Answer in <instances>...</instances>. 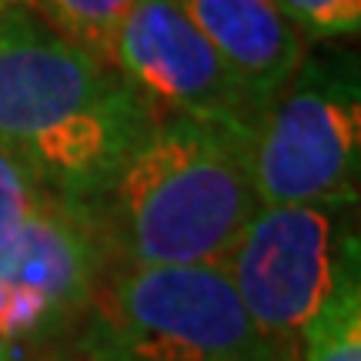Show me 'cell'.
Here are the masks:
<instances>
[{"mask_svg": "<svg viewBox=\"0 0 361 361\" xmlns=\"http://www.w3.org/2000/svg\"><path fill=\"white\" fill-rule=\"evenodd\" d=\"M80 318L87 361H281L221 264H111Z\"/></svg>", "mask_w": 361, "mask_h": 361, "instance_id": "cell-3", "label": "cell"}, {"mask_svg": "<svg viewBox=\"0 0 361 361\" xmlns=\"http://www.w3.org/2000/svg\"><path fill=\"white\" fill-rule=\"evenodd\" d=\"M114 71L157 114L231 121L245 128L261 114L174 0L130 4L117 34Z\"/></svg>", "mask_w": 361, "mask_h": 361, "instance_id": "cell-7", "label": "cell"}, {"mask_svg": "<svg viewBox=\"0 0 361 361\" xmlns=\"http://www.w3.org/2000/svg\"><path fill=\"white\" fill-rule=\"evenodd\" d=\"M44 191L47 184L40 171L30 164V157L0 141V245L24 224Z\"/></svg>", "mask_w": 361, "mask_h": 361, "instance_id": "cell-11", "label": "cell"}, {"mask_svg": "<svg viewBox=\"0 0 361 361\" xmlns=\"http://www.w3.org/2000/svg\"><path fill=\"white\" fill-rule=\"evenodd\" d=\"M157 111L27 11L0 13V141L17 147L51 191L94 201L137 147Z\"/></svg>", "mask_w": 361, "mask_h": 361, "instance_id": "cell-2", "label": "cell"}, {"mask_svg": "<svg viewBox=\"0 0 361 361\" xmlns=\"http://www.w3.org/2000/svg\"><path fill=\"white\" fill-rule=\"evenodd\" d=\"M87 204L117 268L221 264L261 207L247 128L157 114L101 197Z\"/></svg>", "mask_w": 361, "mask_h": 361, "instance_id": "cell-1", "label": "cell"}, {"mask_svg": "<svg viewBox=\"0 0 361 361\" xmlns=\"http://www.w3.org/2000/svg\"><path fill=\"white\" fill-rule=\"evenodd\" d=\"M288 24L305 40H331L358 34L361 0H274Z\"/></svg>", "mask_w": 361, "mask_h": 361, "instance_id": "cell-12", "label": "cell"}, {"mask_svg": "<svg viewBox=\"0 0 361 361\" xmlns=\"http://www.w3.org/2000/svg\"><path fill=\"white\" fill-rule=\"evenodd\" d=\"M0 361H7V345L0 341Z\"/></svg>", "mask_w": 361, "mask_h": 361, "instance_id": "cell-14", "label": "cell"}, {"mask_svg": "<svg viewBox=\"0 0 361 361\" xmlns=\"http://www.w3.org/2000/svg\"><path fill=\"white\" fill-rule=\"evenodd\" d=\"M358 154V78L355 67L331 61H305L247 128L258 204H355Z\"/></svg>", "mask_w": 361, "mask_h": 361, "instance_id": "cell-4", "label": "cell"}, {"mask_svg": "<svg viewBox=\"0 0 361 361\" xmlns=\"http://www.w3.org/2000/svg\"><path fill=\"white\" fill-rule=\"evenodd\" d=\"M218 51L251 104H264L308 61V40L274 0H174Z\"/></svg>", "mask_w": 361, "mask_h": 361, "instance_id": "cell-8", "label": "cell"}, {"mask_svg": "<svg viewBox=\"0 0 361 361\" xmlns=\"http://www.w3.org/2000/svg\"><path fill=\"white\" fill-rule=\"evenodd\" d=\"M67 361H87V358H67Z\"/></svg>", "mask_w": 361, "mask_h": 361, "instance_id": "cell-16", "label": "cell"}, {"mask_svg": "<svg viewBox=\"0 0 361 361\" xmlns=\"http://www.w3.org/2000/svg\"><path fill=\"white\" fill-rule=\"evenodd\" d=\"M107 268L94 207L47 188L0 245V341L11 348L80 322Z\"/></svg>", "mask_w": 361, "mask_h": 361, "instance_id": "cell-5", "label": "cell"}, {"mask_svg": "<svg viewBox=\"0 0 361 361\" xmlns=\"http://www.w3.org/2000/svg\"><path fill=\"white\" fill-rule=\"evenodd\" d=\"M301 361H361V284L355 241H338L335 284L301 335Z\"/></svg>", "mask_w": 361, "mask_h": 361, "instance_id": "cell-9", "label": "cell"}, {"mask_svg": "<svg viewBox=\"0 0 361 361\" xmlns=\"http://www.w3.org/2000/svg\"><path fill=\"white\" fill-rule=\"evenodd\" d=\"M134 0H37L47 27L101 64L114 67L121 24Z\"/></svg>", "mask_w": 361, "mask_h": 361, "instance_id": "cell-10", "label": "cell"}, {"mask_svg": "<svg viewBox=\"0 0 361 361\" xmlns=\"http://www.w3.org/2000/svg\"><path fill=\"white\" fill-rule=\"evenodd\" d=\"M37 361H64V358H61V355H40Z\"/></svg>", "mask_w": 361, "mask_h": 361, "instance_id": "cell-13", "label": "cell"}, {"mask_svg": "<svg viewBox=\"0 0 361 361\" xmlns=\"http://www.w3.org/2000/svg\"><path fill=\"white\" fill-rule=\"evenodd\" d=\"M7 4H13V0H0V11H4V7H7Z\"/></svg>", "mask_w": 361, "mask_h": 361, "instance_id": "cell-15", "label": "cell"}, {"mask_svg": "<svg viewBox=\"0 0 361 361\" xmlns=\"http://www.w3.org/2000/svg\"><path fill=\"white\" fill-rule=\"evenodd\" d=\"M338 241L328 207L261 204L221 261L234 291L281 361H298L301 335L331 295Z\"/></svg>", "mask_w": 361, "mask_h": 361, "instance_id": "cell-6", "label": "cell"}]
</instances>
